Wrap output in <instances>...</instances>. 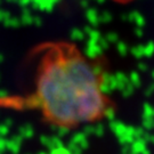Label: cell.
Masks as SVG:
<instances>
[{
  "instance_id": "1",
  "label": "cell",
  "mask_w": 154,
  "mask_h": 154,
  "mask_svg": "<svg viewBox=\"0 0 154 154\" xmlns=\"http://www.w3.org/2000/svg\"><path fill=\"white\" fill-rule=\"evenodd\" d=\"M33 91L25 100L48 125L71 129L104 119L112 102L104 79L75 45L54 41L37 54Z\"/></svg>"
},
{
  "instance_id": "2",
  "label": "cell",
  "mask_w": 154,
  "mask_h": 154,
  "mask_svg": "<svg viewBox=\"0 0 154 154\" xmlns=\"http://www.w3.org/2000/svg\"><path fill=\"white\" fill-rule=\"evenodd\" d=\"M120 1H122V0H120Z\"/></svg>"
}]
</instances>
